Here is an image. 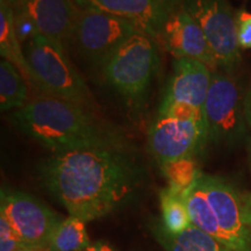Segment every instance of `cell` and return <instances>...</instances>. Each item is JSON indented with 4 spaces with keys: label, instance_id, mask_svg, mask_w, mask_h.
I'll use <instances>...</instances> for the list:
<instances>
[{
    "label": "cell",
    "instance_id": "cell-1",
    "mask_svg": "<svg viewBox=\"0 0 251 251\" xmlns=\"http://www.w3.org/2000/svg\"><path fill=\"white\" fill-rule=\"evenodd\" d=\"M39 172L69 215L85 222L125 205L143 180L142 165L128 144L51 153Z\"/></svg>",
    "mask_w": 251,
    "mask_h": 251
},
{
    "label": "cell",
    "instance_id": "cell-2",
    "mask_svg": "<svg viewBox=\"0 0 251 251\" xmlns=\"http://www.w3.org/2000/svg\"><path fill=\"white\" fill-rule=\"evenodd\" d=\"M12 125L51 153L128 144L120 128L98 111L40 93L9 114Z\"/></svg>",
    "mask_w": 251,
    "mask_h": 251
},
{
    "label": "cell",
    "instance_id": "cell-3",
    "mask_svg": "<svg viewBox=\"0 0 251 251\" xmlns=\"http://www.w3.org/2000/svg\"><path fill=\"white\" fill-rule=\"evenodd\" d=\"M25 56L37 92L98 111L86 81L68 57L64 46L36 34L25 46Z\"/></svg>",
    "mask_w": 251,
    "mask_h": 251
},
{
    "label": "cell",
    "instance_id": "cell-4",
    "mask_svg": "<svg viewBox=\"0 0 251 251\" xmlns=\"http://www.w3.org/2000/svg\"><path fill=\"white\" fill-rule=\"evenodd\" d=\"M157 43L137 31L100 68L105 83L130 102L142 100L158 69Z\"/></svg>",
    "mask_w": 251,
    "mask_h": 251
},
{
    "label": "cell",
    "instance_id": "cell-5",
    "mask_svg": "<svg viewBox=\"0 0 251 251\" xmlns=\"http://www.w3.org/2000/svg\"><path fill=\"white\" fill-rule=\"evenodd\" d=\"M228 251H251V193L218 176L200 175Z\"/></svg>",
    "mask_w": 251,
    "mask_h": 251
},
{
    "label": "cell",
    "instance_id": "cell-6",
    "mask_svg": "<svg viewBox=\"0 0 251 251\" xmlns=\"http://www.w3.org/2000/svg\"><path fill=\"white\" fill-rule=\"evenodd\" d=\"M140 31L130 21L91 9H79L68 45L84 59L101 68L118 48Z\"/></svg>",
    "mask_w": 251,
    "mask_h": 251
},
{
    "label": "cell",
    "instance_id": "cell-7",
    "mask_svg": "<svg viewBox=\"0 0 251 251\" xmlns=\"http://www.w3.org/2000/svg\"><path fill=\"white\" fill-rule=\"evenodd\" d=\"M244 98L238 81L228 72H212L205 102V121L208 142H231L242 137L247 120Z\"/></svg>",
    "mask_w": 251,
    "mask_h": 251
},
{
    "label": "cell",
    "instance_id": "cell-8",
    "mask_svg": "<svg viewBox=\"0 0 251 251\" xmlns=\"http://www.w3.org/2000/svg\"><path fill=\"white\" fill-rule=\"evenodd\" d=\"M184 7L201 27L219 69L231 72L241 63L236 14L228 0H184Z\"/></svg>",
    "mask_w": 251,
    "mask_h": 251
},
{
    "label": "cell",
    "instance_id": "cell-9",
    "mask_svg": "<svg viewBox=\"0 0 251 251\" xmlns=\"http://www.w3.org/2000/svg\"><path fill=\"white\" fill-rule=\"evenodd\" d=\"M213 70L191 58H175L158 114L205 121V102ZM206 122V121H205Z\"/></svg>",
    "mask_w": 251,
    "mask_h": 251
},
{
    "label": "cell",
    "instance_id": "cell-10",
    "mask_svg": "<svg viewBox=\"0 0 251 251\" xmlns=\"http://www.w3.org/2000/svg\"><path fill=\"white\" fill-rule=\"evenodd\" d=\"M0 214L27 247L48 249L50 238L64 216L37 198L12 188H1Z\"/></svg>",
    "mask_w": 251,
    "mask_h": 251
},
{
    "label": "cell",
    "instance_id": "cell-11",
    "mask_svg": "<svg viewBox=\"0 0 251 251\" xmlns=\"http://www.w3.org/2000/svg\"><path fill=\"white\" fill-rule=\"evenodd\" d=\"M208 143L206 122L158 114L148 130V146L159 165L193 158Z\"/></svg>",
    "mask_w": 251,
    "mask_h": 251
},
{
    "label": "cell",
    "instance_id": "cell-12",
    "mask_svg": "<svg viewBox=\"0 0 251 251\" xmlns=\"http://www.w3.org/2000/svg\"><path fill=\"white\" fill-rule=\"evenodd\" d=\"M79 9H91L130 21L158 45L159 35L168 19L183 5L184 0H74Z\"/></svg>",
    "mask_w": 251,
    "mask_h": 251
},
{
    "label": "cell",
    "instance_id": "cell-13",
    "mask_svg": "<svg viewBox=\"0 0 251 251\" xmlns=\"http://www.w3.org/2000/svg\"><path fill=\"white\" fill-rule=\"evenodd\" d=\"M158 45L175 58L196 59L206 64L213 71L219 70L218 63L201 27L184 5L176 9L163 26Z\"/></svg>",
    "mask_w": 251,
    "mask_h": 251
},
{
    "label": "cell",
    "instance_id": "cell-14",
    "mask_svg": "<svg viewBox=\"0 0 251 251\" xmlns=\"http://www.w3.org/2000/svg\"><path fill=\"white\" fill-rule=\"evenodd\" d=\"M14 13L33 24L37 34L67 46L79 8L74 0H14Z\"/></svg>",
    "mask_w": 251,
    "mask_h": 251
},
{
    "label": "cell",
    "instance_id": "cell-15",
    "mask_svg": "<svg viewBox=\"0 0 251 251\" xmlns=\"http://www.w3.org/2000/svg\"><path fill=\"white\" fill-rule=\"evenodd\" d=\"M151 233L165 251H228L224 244L193 225L183 233L172 234L164 228L161 220H155Z\"/></svg>",
    "mask_w": 251,
    "mask_h": 251
},
{
    "label": "cell",
    "instance_id": "cell-16",
    "mask_svg": "<svg viewBox=\"0 0 251 251\" xmlns=\"http://www.w3.org/2000/svg\"><path fill=\"white\" fill-rule=\"evenodd\" d=\"M0 52L17 67L28 83L34 84L33 71L28 64L23 43L19 40L15 28L14 9L9 0H0Z\"/></svg>",
    "mask_w": 251,
    "mask_h": 251
},
{
    "label": "cell",
    "instance_id": "cell-17",
    "mask_svg": "<svg viewBox=\"0 0 251 251\" xmlns=\"http://www.w3.org/2000/svg\"><path fill=\"white\" fill-rule=\"evenodd\" d=\"M28 81L7 59L0 62V107L2 112L18 111L29 102Z\"/></svg>",
    "mask_w": 251,
    "mask_h": 251
},
{
    "label": "cell",
    "instance_id": "cell-18",
    "mask_svg": "<svg viewBox=\"0 0 251 251\" xmlns=\"http://www.w3.org/2000/svg\"><path fill=\"white\" fill-rule=\"evenodd\" d=\"M201 175V174H200ZM185 201L190 214L191 222L194 227H197L209 236L214 237L216 241L224 244V237L220 230L218 220L213 212L211 203L207 199L206 192L200 181V176L196 183L191 186L190 190L185 194Z\"/></svg>",
    "mask_w": 251,
    "mask_h": 251
},
{
    "label": "cell",
    "instance_id": "cell-19",
    "mask_svg": "<svg viewBox=\"0 0 251 251\" xmlns=\"http://www.w3.org/2000/svg\"><path fill=\"white\" fill-rule=\"evenodd\" d=\"M85 221L69 215L59 222L50 238V251H83L91 244Z\"/></svg>",
    "mask_w": 251,
    "mask_h": 251
},
{
    "label": "cell",
    "instance_id": "cell-20",
    "mask_svg": "<svg viewBox=\"0 0 251 251\" xmlns=\"http://www.w3.org/2000/svg\"><path fill=\"white\" fill-rule=\"evenodd\" d=\"M162 219L165 229L172 234H180L192 225L185 201V197L170 187H165L159 192Z\"/></svg>",
    "mask_w": 251,
    "mask_h": 251
},
{
    "label": "cell",
    "instance_id": "cell-21",
    "mask_svg": "<svg viewBox=\"0 0 251 251\" xmlns=\"http://www.w3.org/2000/svg\"><path fill=\"white\" fill-rule=\"evenodd\" d=\"M162 170L168 180L169 187L184 197L201 174L198 170L193 158H185L168 163L162 165Z\"/></svg>",
    "mask_w": 251,
    "mask_h": 251
},
{
    "label": "cell",
    "instance_id": "cell-22",
    "mask_svg": "<svg viewBox=\"0 0 251 251\" xmlns=\"http://www.w3.org/2000/svg\"><path fill=\"white\" fill-rule=\"evenodd\" d=\"M26 247L12 228L8 220L0 214V251H23Z\"/></svg>",
    "mask_w": 251,
    "mask_h": 251
},
{
    "label": "cell",
    "instance_id": "cell-23",
    "mask_svg": "<svg viewBox=\"0 0 251 251\" xmlns=\"http://www.w3.org/2000/svg\"><path fill=\"white\" fill-rule=\"evenodd\" d=\"M237 39L241 49H251V13L241 9L236 13Z\"/></svg>",
    "mask_w": 251,
    "mask_h": 251
},
{
    "label": "cell",
    "instance_id": "cell-24",
    "mask_svg": "<svg viewBox=\"0 0 251 251\" xmlns=\"http://www.w3.org/2000/svg\"><path fill=\"white\" fill-rule=\"evenodd\" d=\"M83 251H117V250H115L114 248L107 242H103V241H94V242H91L90 246Z\"/></svg>",
    "mask_w": 251,
    "mask_h": 251
},
{
    "label": "cell",
    "instance_id": "cell-25",
    "mask_svg": "<svg viewBox=\"0 0 251 251\" xmlns=\"http://www.w3.org/2000/svg\"><path fill=\"white\" fill-rule=\"evenodd\" d=\"M244 113H246L247 124L251 127V87L246 92V98H244Z\"/></svg>",
    "mask_w": 251,
    "mask_h": 251
},
{
    "label": "cell",
    "instance_id": "cell-26",
    "mask_svg": "<svg viewBox=\"0 0 251 251\" xmlns=\"http://www.w3.org/2000/svg\"><path fill=\"white\" fill-rule=\"evenodd\" d=\"M23 251H50L49 249H43V248H34V247H26Z\"/></svg>",
    "mask_w": 251,
    "mask_h": 251
}]
</instances>
